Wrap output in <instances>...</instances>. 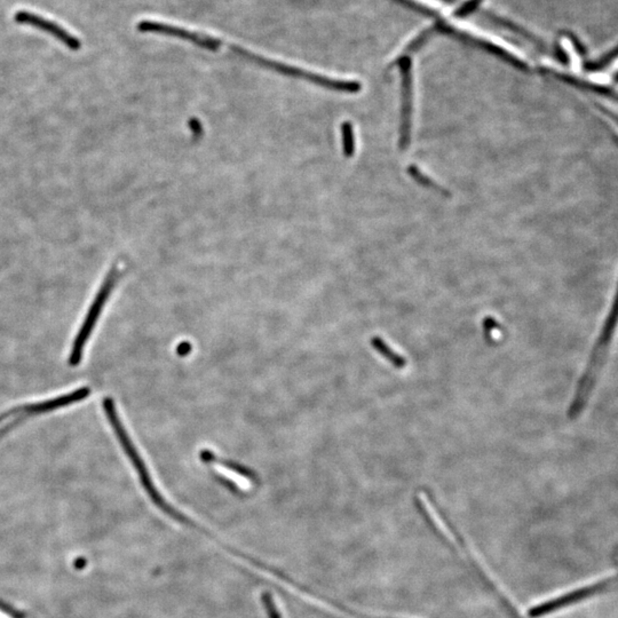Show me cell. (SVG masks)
Here are the masks:
<instances>
[{
  "instance_id": "cell-13",
  "label": "cell",
  "mask_w": 618,
  "mask_h": 618,
  "mask_svg": "<svg viewBox=\"0 0 618 618\" xmlns=\"http://www.w3.org/2000/svg\"><path fill=\"white\" fill-rule=\"evenodd\" d=\"M189 127H191V131L195 134L201 135L203 132L202 125H201L200 122L197 119H191V123H189Z\"/></svg>"
},
{
  "instance_id": "cell-7",
  "label": "cell",
  "mask_w": 618,
  "mask_h": 618,
  "mask_svg": "<svg viewBox=\"0 0 618 618\" xmlns=\"http://www.w3.org/2000/svg\"><path fill=\"white\" fill-rule=\"evenodd\" d=\"M14 20L18 24H26V26H30V27L41 30L44 33H50V36H53L56 39H59L62 44L65 45L71 50H78L82 47V43H80V39L75 37V36L70 35V33H68L67 30L60 27L58 24L52 22V21L46 20V18H41V16L33 14V13L27 12V11H18V12L15 13Z\"/></svg>"
},
{
  "instance_id": "cell-3",
  "label": "cell",
  "mask_w": 618,
  "mask_h": 618,
  "mask_svg": "<svg viewBox=\"0 0 618 618\" xmlns=\"http://www.w3.org/2000/svg\"><path fill=\"white\" fill-rule=\"evenodd\" d=\"M223 46H226L228 50H232L235 54H238V56H240L242 59L246 60V61L255 63V65L264 68V69H268V70L283 75V76L307 80V82H313V84H316V85L330 88V90H336V91L353 92L358 90V84H355V82L330 80L328 77L321 76V75L311 73V71L302 70L300 68L292 67V65L281 63V62L266 59L264 56L252 53V52H250V50H245V48H242V47L236 46V45L225 44L223 41Z\"/></svg>"
},
{
  "instance_id": "cell-8",
  "label": "cell",
  "mask_w": 618,
  "mask_h": 618,
  "mask_svg": "<svg viewBox=\"0 0 618 618\" xmlns=\"http://www.w3.org/2000/svg\"><path fill=\"white\" fill-rule=\"evenodd\" d=\"M201 459L206 464H219V465L223 466L225 469H230L232 472L236 473V474H240V476L249 479V480L255 481V479H257V475H255L252 471L246 469L245 466L240 465V464L238 463H234V462H230V460L218 458L217 456H215L213 452H210V450H203V452H201Z\"/></svg>"
},
{
  "instance_id": "cell-4",
  "label": "cell",
  "mask_w": 618,
  "mask_h": 618,
  "mask_svg": "<svg viewBox=\"0 0 618 618\" xmlns=\"http://www.w3.org/2000/svg\"><path fill=\"white\" fill-rule=\"evenodd\" d=\"M118 274H119V270H118L117 267L112 268L108 275L106 276L102 287L97 292V297H95V299H94L93 304L86 315L85 321L82 323V328L78 331L76 339L73 341L70 356H69L70 366H77L80 363L82 352H84L88 338L91 336L94 326L97 324V319L102 313L103 307L106 305L107 300L114 291V285L117 283Z\"/></svg>"
},
{
  "instance_id": "cell-11",
  "label": "cell",
  "mask_w": 618,
  "mask_h": 618,
  "mask_svg": "<svg viewBox=\"0 0 618 618\" xmlns=\"http://www.w3.org/2000/svg\"><path fill=\"white\" fill-rule=\"evenodd\" d=\"M343 149L347 156L353 154V132L349 124H343Z\"/></svg>"
},
{
  "instance_id": "cell-2",
  "label": "cell",
  "mask_w": 618,
  "mask_h": 618,
  "mask_svg": "<svg viewBox=\"0 0 618 618\" xmlns=\"http://www.w3.org/2000/svg\"><path fill=\"white\" fill-rule=\"evenodd\" d=\"M103 409H105L107 418H108L109 422H110V425H112L118 441L122 444V448L124 449V452H125L127 457L131 460L132 465L134 466L135 471L138 473L144 489L146 490V494H148L154 504L159 507V510L166 512L170 505L167 504L165 499L161 497L159 490H157L155 484H154L153 479L150 476L149 471L146 469L144 459L141 458L140 454H139L138 450L135 448L134 443L132 442V439L129 437L127 430L124 427L123 422H122L119 417H118L116 405H114L112 399L106 398V399L103 400Z\"/></svg>"
},
{
  "instance_id": "cell-10",
  "label": "cell",
  "mask_w": 618,
  "mask_h": 618,
  "mask_svg": "<svg viewBox=\"0 0 618 618\" xmlns=\"http://www.w3.org/2000/svg\"><path fill=\"white\" fill-rule=\"evenodd\" d=\"M261 601H262V604H264L265 609H266L268 618H282L281 612L277 609L275 601H274L273 597H272L270 593H268V592L262 593Z\"/></svg>"
},
{
  "instance_id": "cell-12",
  "label": "cell",
  "mask_w": 618,
  "mask_h": 618,
  "mask_svg": "<svg viewBox=\"0 0 618 618\" xmlns=\"http://www.w3.org/2000/svg\"><path fill=\"white\" fill-rule=\"evenodd\" d=\"M191 349H193V346L188 343V341H185V343H181L178 346L176 352H178L179 356H187L191 352Z\"/></svg>"
},
{
  "instance_id": "cell-15",
  "label": "cell",
  "mask_w": 618,
  "mask_h": 618,
  "mask_svg": "<svg viewBox=\"0 0 618 618\" xmlns=\"http://www.w3.org/2000/svg\"><path fill=\"white\" fill-rule=\"evenodd\" d=\"M618 73V58L615 61L612 62V65L608 68V73Z\"/></svg>"
},
{
  "instance_id": "cell-9",
  "label": "cell",
  "mask_w": 618,
  "mask_h": 618,
  "mask_svg": "<svg viewBox=\"0 0 618 618\" xmlns=\"http://www.w3.org/2000/svg\"><path fill=\"white\" fill-rule=\"evenodd\" d=\"M371 345H373V348L381 355V356H384L390 363H392L393 366H396V368H399V369H403L405 366H407V360H405L403 356L399 354V353H396L394 349L390 347L388 343L385 341V340L381 339L379 337H373L371 339Z\"/></svg>"
},
{
  "instance_id": "cell-5",
  "label": "cell",
  "mask_w": 618,
  "mask_h": 618,
  "mask_svg": "<svg viewBox=\"0 0 618 618\" xmlns=\"http://www.w3.org/2000/svg\"><path fill=\"white\" fill-rule=\"evenodd\" d=\"M137 29L140 33H157V35L182 39V41H188V43L196 45V46L201 47V48L212 50V52H215V50H219L220 47H223V41L221 39L214 38L211 36L203 35V33H196V31H191V30L185 29V28L176 27V26H171V24L161 23V22H156V21H140L138 26H137Z\"/></svg>"
},
{
  "instance_id": "cell-14",
  "label": "cell",
  "mask_w": 618,
  "mask_h": 618,
  "mask_svg": "<svg viewBox=\"0 0 618 618\" xmlns=\"http://www.w3.org/2000/svg\"><path fill=\"white\" fill-rule=\"evenodd\" d=\"M0 618H20L18 616L13 614L12 612H9V610L5 609L3 607L0 606Z\"/></svg>"
},
{
  "instance_id": "cell-1",
  "label": "cell",
  "mask_w": 618,
  "mask_h": 618,
  "mask_svg": "<svg viewBox=\"0 0 618 618\" xmlns=\"http://www.w3.org/2000/svg\"><path fill=\"white\" fill-rule=\"evenodd\" d=\"M617 326L618 290L616 293L615 300L612 302V308H610L609 314L607 316L606 322L601 329L595 348L592 351L591 358H590L589 364L586 366L585 373L580 378V385H578L577 390L575 394L574 401L569 409L568 415L570 419L577 418L580 413L583 412L584 407L589 401L590 395H591L593 387H595V381L600 373L601 368L604 364L607 352L609 349Z\"/></svg>"
},
{
  "instance_id": "cell-6",
  "label": "cell",
  "mask_w": 618,
  "mask_h": 618,
  "mask_svg": "<svg viewBox=\"0 0 618 618\" xmlns=\"http://www.w3.org/2000/svg\"><path fill=\"white\" fill-rule=\"evenodd\" d=\"M617 583L618 575L615 577L601 580L599 583L586 586L583 589L576 590V591L570 592V593H567V595H561L559 598L548 601V602L538 604V606H535L529 610L528 615L531 616V618L544 617V616L548 615V614L563 609L565 607L577 604V602L584 600V599L590 598V597H593V595H600V593H602V592L606 591V590L609 589V587Z\"/></svg>"
}]
</instances>
